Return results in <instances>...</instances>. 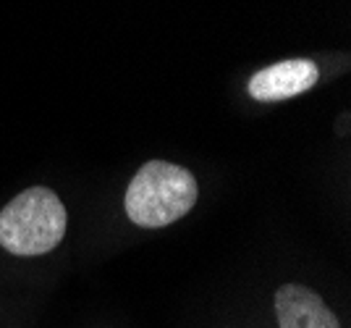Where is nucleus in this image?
<instances>
[{
  "mask_svg": "<svg viewBox=\"0 0 351 328\" xmlns=\"http://www.w3.org/2000/svg\"><path fill=\"white\" fill-rule=\"evenodd\" d=\"M276 315L280 328H338L333 310L307 286L286 283L276 294Z\"/></svg>",
  "mask_w": 351,
  "mask_h": 328,
  "instance_id": "20e7f679",
  "label": "nucleus"
},
{
  "mask_svg": "<svg viewBox=\"0 0 351 328\" xmlns=\"http://www.w3.org/2000/svg\"><path fill=\"white\" fill-rule=\"evenodd\" d=\"M66 234V208L47 187H32L0 213V247L14 255H45Z\"/></svg>",
  "mask_w": 351,
  "mask_h": 328,
  "instance_id": "f03ea898",
  "label": "nucleus"
},
{
  "mask_svg": "<svg viewBox=\"0 0 351 328\" xmlns=\"http://www.w3.org/2000/svg\"><path fill=\"white\" fill-rule=\"evenodd\" d=\"M317 66L315 60L307 58H289L273 63L263 71L249 79V95L260 103H273V100H286L293 95L312 90L317 84Z\"/></svg>",
  "mask_w": 351,
  "mask_h": 328,
  "instance_id": "7ed1b4c3",
  "label": "nucleus"
},
{
  "mask_svg": "<svg viewBox=\"0 0 351 328\" xmlns=\"http://www.w3.org/2000/svg\"><path fill=\"white\" fill-rule=\"evenodd\" d=\"M197 202V179L165 161L145 163L126 189V215L136 226L160 229L184 218Z\"/></svg>",
  "mask_w": 351,
  "mask_h": 328,
  "instance_id": "f257e3e1",
  "label": "nucleus"
}]
</instances>
